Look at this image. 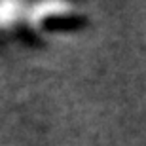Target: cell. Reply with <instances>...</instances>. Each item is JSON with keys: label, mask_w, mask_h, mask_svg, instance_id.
I'll list each match as a JSON object with an SVG mask.
<instances>
[{"label": "cell", "mask_w": 146, "mask_h": 146, "mask_svg": "<svg viewBox=\"0 0 146 146\" xmlns=\"http://www.w3.org/2000/svg\"><path fill=\"white\" fill-rule=\"evenodd\" d=\"M25 15V4L21 2H0V31H11Z\"/></svg>", "instance_id": "cell-1"}]
</instances>
